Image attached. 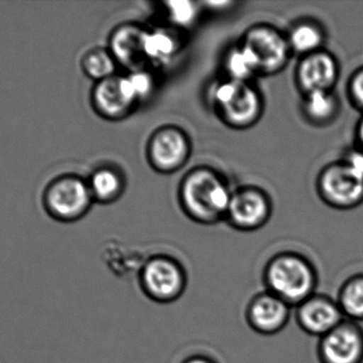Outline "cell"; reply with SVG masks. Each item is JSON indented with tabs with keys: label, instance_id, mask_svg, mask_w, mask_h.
Here are the masks:
<instances>
[{
	"label": "cell",
	"instance_id": "13",
	"mask_svg": "<svg viewBox=\"0 0 363 363\" xmlns=\"http://www.w3.org/2000/svg\"><path fill=\"white\" fill-rule=\"evenodd\" d=\"M270 212L267 196L259 190L247 188L232 195L226 217L233 227L251 232L264 226Z\"/></svg>",
	"mask_w": 363,
	"mask_h": 363
},
{
	"label": "cell",
	"instance_id": "22",
	"mask_svg": "<svg viewBox=\"0 0 363 363\" xmlns=\"http://www.w3.org/2000/svg\"><path fill=\"white\" fill-rule=\"evenodd\" d=\"M225 67L230 79L247 82L250 77L258 72L257 66L252 55L242 46L234 49L228 55Z\"/></svg>",
	"mask_w": 363,
	"mask_h": 363
},
{
	"label": "cell",
	"instance_id": "17",
	"mask_svg": "<svg viewBox=\"0 0 363 363\" xmlns=\"http://www.w3.org/2000/svg\"><path fill=\"white\" fill-rule=\"evenodd\" d=\"M287 40L291 51L304 57L324 49L326 31L319 21L306 19L292 27Z\"/></svg>",
	"mask_w": 363,
	"mask_h": 363
},
{
	"label": "cell",
	"instance_id": "23",
	"mask_svg": "<svg viewBox=\"0 0 363 363\" xmlns=\"http://www.w3.org/2000/svg\"><path fill=\"white\" fill-rule=\"evenodd\" d=\"M167 6L170 18L179 26L190 25L198 12L196 4L191 1H170Z\"/></svg>",
	"mask_w": 363,
	"mask_h": 363
},
{
	"label": "cell",
	"instance_id": "12",
	"mask_svg": "<svg viewBox=\"0 0 363 363\" xmlns=\"http://www.w3.org/2000/svg\"><path fill=\"white\" fill-rule=\"evenodd\" d=\"M138 102L128 77L113 76L99 81L91 93L96 112L108 119L125 117Z\"/></svg>",
	"mask_w": 363,
	"mask_h": 363
},
{
	"label": "cell",
	"instance_id": "18",
	"mask_svg": "<svg viewBox=\"0 0 363 363\" xmlns=\"http://www.w3.org/2000/svg\"><path fill=\"white\" fill-rule=\"evenodd\" d=\"M336 300L345 319L363 323V272L351 275L341 283Z\"/></svg>",
	"mask_w": 363,
	"mask_h": 363
},
{
	"label": "cell",
	"instance_id": "16",
	"mask_svg": "<svg viewBox=\"0 0 363 363\" xmlns=\"http://www.w3.org/2000/svg\"><path fill=\"white\" fill-rule=\"evenodd\" d=\"M341 112V100L335 91H318L304 94L303 114L315 127L334 123Z\"/></svg>",
	"mask_w": 363,
	"mask_h": 363
},
{
	"label": "cell",
	"instance_id": "9",
	"mask_svg": "<svg viewBox=\"0 0 363 363\" xmlns=\"http://www.w3.org/2000/svg\"><path fill=\"white\" fill-rule=\"evenodd\" d=\"M291 310L292 307L287 303L264 290L247 302L245 321L256 334L274 336L285 330L291 318Z\"/></svg>",
	"mask_w": 363,
	"mask_h": 363
},
{
	"label": "cell",
	"instance_id": "4",
	"mask_svg": "<svg viewBox=\"0 0 363 363\" xmlns=\"http://www.w3.org/2000/svg\"><path fill=\"white\" fill-rule=\"evenodd\" d=\"M138 278L144 296L159 304H172L180 300L188 283L183 264L168 255L148 258L140 266Z\"/></svg>",
	"mask_w": 363,
	"mask_h": 363
},
{
	"label": "cell",
	"instance_id": "8",
	"mask_svg": "<svg viewBox=\"0 0 363 363\" xmlns=\"http://www.w3.org/2000/svg\"><path fill=\"white\" fill-rule=\"evenodd\" d=\"M319 363H363V327L345 319L317 343Z\"/></svg>",
	"mask_w": 363,
	"mask_h": 363
},
{
	"label": "cell",
	"instance_id": "14",
	"mask_svg": "<svg viewBox=\"0 0 363 363\" xmlns=\"http://www.w3.org/2000/svg\"><path fill=\"white\" fill-rule=\"evenodd\" d=\"M189 155V144L178 128L166 127L155 132L149 144V158L161 172H172L185 163Z\"/></svg>",
	"mask_w": 363,
	"mask_h": 363
},
{
	"label": "cell",
	"instance_id": "10",
	"mask_svg": "<svg viewBox=\"0 0 363 363\" xmlns=\"http://www.w3.org/2000/svg\"><path fill=\"white\" fill-rule=\"evenodd\" d=\"M294 318L301 330L309 336H325L345 319L336 298L315 293L294 307Z\"/></svg>",
	"mask_w": 363,
	"mask_h": 363
},
{
	"label": "cell",
	"instance_id": "15",
	"mask_svg": "<svg viewBox=\"0 0 363 363\" xmlns=\"http://www.w3.org/2000/svg\"><path fill=\"white\" fill-rule=\"evenodd\" d=\"M147 32L136 26L127 25L119 28L111 38V53L114 59L127 67L138 70L146 59L144 42Z\"/></svg>",
	"mask_w": 363,
	"mask_h": 363
},
{
	"label": "cell",
	"instance_id": "19",
	"mask_svg": "<svg viewBox=\"0 0 363 363\" xmlns=\"http://www.w3.org/2000/svg\"><path fill=\"white\" fill-rule=\"evenodd\" d=\"M87 183L94 200L101 202H112L123 191V179L112 168L95 170Z\"/></svg>",
	"mask_w": 363,
	"mask_h": 363
},
{
	"label": "cell",
	"instance_id": "20",
	"mask_svg": "<svg viewBox=\"0 0 363 363\" xmlns=\"http://www.w3.org/2000/svg\"><path fill=\"white\" fill-rule=\"evenodd\" d=\"M81 67L87 77L99 82L114 76L115 59L111 51L94 48L83 55Z\"/></svg>",
	"mask_w": 363,
	"mask_h": 363
},
{
	"label": "cell",
	"instance_id": "21",
	"mask_svg": "<svg viewBox=\"0 0 363 363\" xmlns=\"http://www.w3.org/2000/svg\"><path fill=\"white\" fill-rule=\"evenodd\" d=\"M144 49L146 59L165 62L176 53V40L167 32H147L145 36Z\"/></svg>",
	"mask_w": 363,
	"mask_h": 363
},
{
	"label": "cell",
	"instance_id": "7",
	"mask_svg": "<svg viewBox=\"0 0 363 363\" xmlns=\"http://www.w3.org/2000/svg\"><path fill=\"white\" fill-rule=\"evenodd\" d=\"M241 46L249 51L258 72L266 74H274L285 67L291 53L287 38L268 26L249 30Z\"/></svg>",
	"mask_w": 363,
	"mask_h": 363
},
{
	"label": "cell",
	"instance_id": "3",
	"mask_svg": "<svg viewBox=\"0 0 363 363\" xmlns=\"http://www.w3.org/2000/svg\"><path fill=\"white\" fill-rule=\"evenodd\" d=\"M89 183L76 174H62L51 179L42 194L45 212L61 223L82 219L93 202Z\"/></svg>",
	"mask_w": 363,
	"mask_h": 363
},
{
	"label": "cell",
	"instance_id": "2",
	"mask_svg": "<svg viewBox=\"0 0 363 363\" xmlns=\"http://www.w3.org/2000/svg\"><path fill=\"white\" fill-rule=\"evenodd\" d=\"M181 198L186 212L200 223H215L226 215L232 195L219 176L198 168L184 179Z\"/></svg>",
	"mask_w": 363,
	"mask_h": 363
},
{
	"label": "cell",
	"instance_id": "1",
	"mask_svg": "<svg viewBox=\"0 0 363 363\" xmlns=\"http://www.w3.org/2000/svg\"><path fill=\"white\" fill-rule=\"evenodd\" d=\"M264 290L294 307L317 293L319 274L309 258L296 251L275 254L262 271Z\"/></svg>",
	"mask_w": 363,
	"mask_h": 363
},
{
	"label": "cell",
	"instance_id": "26",
	"mask_svg": "<svg viewBox=\"0 0 363 363\" xmlns=\"http://www.w3.org/2000/svg\"><path fill=\"white\" fill-rule=\"evenodd\" d=\"M341 161L363 180V149L356 146L349 149Z\"/></svg>",
	"mask_w": 363,
	"mask_h": 363
},
{
	"label": "cell",
	"instance_id": "28",
	"mask_svg": "<svg viewBox=\"0 0 363 363\" xmlns=\"http://www.w3.org/2000/svg\"><path fill=\"white\" fill-rule=\"evenodd\" d=\"M356 140H357V146L363 149V114L356 126Z\"/></svg>",
	"mask_w": 363,
	"mask_h": 363
},
{
	"label": "cell",
	"instance_id": "24",
	"mask_svg": "<svg viewBox=\"0 0 363 363\" xmlns=\"http://www.w3.org/2000/svg\"><path fill=\"white\" fill-rule=\"evenodd\" d=\"M347 92L352 106L363 114V66L356 70L350 77Z\"/></svg>",
	"mask_w": 363,
	"mask_h": 363
},
{
	"label": "cell",
	"instance_id": "11",
	"mask_svg": "<svg viewBox=\"0 0 363 363\" xmlns=\"http://www.w3.org/2000/svg\"><path fill=\"white\" fill-rule=\"evenodd\" d=\"M340 77L338 59L326 49L302 57L296 70V81L303 93L334 91Z\"/></svg>",
	"mask_w": 363,
	"mask_h": 363
},
{
	"label": "cell",
	"instance_id": "25",
	"mask_svg": "<svg viewBox=\"0 0 363 363\" xmlns=\"http://www.w3.org/2000/svg\"><path fill=\"white\" fill-rule=\"evenodd\" d=\"M132 89L135 94L138 100L147 97L152 91L153 82L150 75L143 70H134L130 76H128Z\"/></svg>",
	"mask_w": 363,
	"mask_h": 363
},
{
	"label": "cell",
	"instance_id": "5",
	"mask_svg": "<svg viewBox=\"0 0 363 363\" xmlns=\"http://www.w3.org/2000/svg\"><path fill=\"white\" fill-rule=\"evenodd\" d=\"M317 191L328 206L337 210H352L363 204V180L341 160L320 170Z\"/></svg>",
	"mask_w": 363,
	"mask_h": 363
},
{
	"label": "cell",
	"instance_id": "6",
	"mask_svg": "<svg viewBox=\"0 0 363 363\" xmlns=\"http://www.w3.org/2000/svg\"><path fill=\"white\" fill-rule=\"evenodd\" d=\"M213 102L228 125L247 127L262 112L260 96L247 82L230 79L216 87Z\"/></svg>",
	"mask_w": 363,
	"mask_h": 363
},
{
	"label": "cell",
	"instance_id": "27",
	"mask_svg": "<svg viewBox=\"0 0 363 363\" xmlns=\"http://www.w3.org/2000/svg\"><path fill=\"white\" fill-rule=\"evenodd\" d=\"M182 363H219L213 359L211 356L202 355V354H196V355L189 356L184 359Z\"/></svg>",
	"mask_w": 363,
	"mask_h": 363
}]
</instances>
